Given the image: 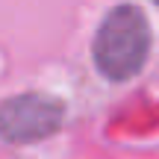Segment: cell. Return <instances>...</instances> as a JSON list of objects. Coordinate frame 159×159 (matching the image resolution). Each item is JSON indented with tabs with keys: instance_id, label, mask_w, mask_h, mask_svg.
I'll list each match as a JSON object with an SVG mask.
<instances>
[{
	"instance_id": "cell-1",
	"label": "cell",
	"mask_w": 159,
	"mask_h": 159,
	"mask_svg": "<svg viewBox=\"0 0 159 159\" xmlns=\"http://www.w3.org/2000/svg\"><path fill=\"white\" fill-rule=\"evenodd\" d=\"M148 50H150V24L144 12L133 3L109 9L103 24L97 27L94 44H91L97 68L109 80L136 77L148 59Z\"/></svg>"
},
{
	"instance_id": "cell-3",
	"label": "cell",
	"mask_w": 159,
	"mask_h": 159,
	"mask_svg": "<svg viewBox=\"0 0 159 159\" xmlns=\"http://www.w3.org/2000/svg\"><path fill=\"white\" fill-rule=\"evenodd\" d=\"M153 3H159V0H153Z\"/></svg>"
},
{
	"instance_id": "cell-2",
	"label": "cell",
	"mask_w": 159,
	"mask_h": 159,
	"mask_svg": "<svg viewBox=\"0 0 159 159\" xmlns=\"http://www.w3.org/2000/svg\"><path fill=\"white\" fill-rule=\"evenodd\" d=\"M62 127V103L47 94H18L0 106V136L6 142H39Z\"/></svg>"
}]
</instances>
